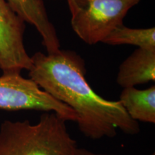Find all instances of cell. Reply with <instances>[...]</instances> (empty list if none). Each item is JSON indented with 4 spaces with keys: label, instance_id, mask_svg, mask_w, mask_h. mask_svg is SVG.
Listing matches in <instances>:
<instances>
[{
    "label": "cell",
    "instance_id": "obj_1",
    "mask_svg": "<svg viewBox=\"0 0 155 155\" xmlns=\"http://www.w3.org/2000/svg\"><path fill=\"white\" fill-rule=\"evenodd\" d=\"M29 77L56 100L69 106L78 116L76 123L92 140L114 138L117 129L129 135L140 131L119 101L98 95L86 79L84 61L74 51L58 50L48 55L37 52L31 57Z\"/></svg>",
    "mask_w": 155,
    "mask_h": 155
},
{
    "label": "cell",
    "instance_id": "obj_2",
    "mask_svg": "<svg viewBox=\"0 0 155 155\" xmlns=\"http://www.w3.org/2000/svg\"><path fill=\"white\" fill-rule=\"evenodd\" d=\"M63 119L44 112L38 123L6 120L0 126V155H73L76 141Z\"/></svg>",
    "mask_w": 155,
    "mask_h": 155
},
{
    "label": "cell",
    "instance_id": "obj_3",
    "mask_svg": "<svg viewBox=\"0 0 155 155\" xmlns=\"http://www.w3.org/2000/svg\"><path fill=\"white\" fill-rule=\"evenodd\" d=\"M141 0H67L71 26L86 43L101 42Z\"/></svg>",
    "mask_w": 155,
    "mask_h": 155
},
{
    "label": "cell",
    "instance_id": "obj_4",
    "mask_svg": "<svg viewBox=\"0 0 155 155\" xmlns=\"http://www.w3.org/2000/svg\"><path fill=\"white\" fill-rule=\"evenodd\" d=\"M0 109L53 112L66 121L78 119L72 108L44 91L32 79L18 73L0 76Z\"/></svg>",
    "mask_w": 155,
    "mask_h": 155
},
{
    "label": "cell",
    "instance_id": "obj_5",
    "mask_svg": "<svg viewBox=\"0 0 155 155\" xmlns=\"http://www.w3.org/2000/svg\"><path fill=\"white\" fill-rule=\"evenodd\" d=\"M25 22L7 0H0V70L2 74L29 71L32 59L24 44Z\"/></svg>",
    "mask_w": 155,
    "mask_h": 155
},
{
    "label": "cell",
    "instance_id": "obj_6",
    "mask_svg": "<svg viewBox=\"0 0 155 155\" xmlns=\"http://www.w3.org/2000/svg\"><path fill=\"white\" fill-rule=\"evenodd\" d=\"M15 12L25 22L33 25L42 38V43L48 53L61 49V42L50 20L44 0H7Z\"/></svg>",
    "mask_w": 155,
    "mask_h": 155
},
{
    "label": "cell",
    "instance_id": "obj_7",
    "mask_svg": "<svg viewBox=\"0 0 155 155\" xmlns=\"http://www.w3.org/2000/svg\"><path fill=\"white\" fill-rule=\"evenodd\" d=\"M155 49L137 48L120 65L116 82L123 88L154 81Z\"/></svg>",
    "mask_w": 155,
    "mask_h": 155
},
{
    "label": "cell",
    "instance_id": "obj_8",
    "mask_svg": "<svg viewBox=\"0 0 155 155\" xmlns=\"http://www.w3.org/2000/svg\"><path fill=\"white\" fill-rule=\"evenodd\" d=\"M129 116L136 121L155 123V86L139 90L124 88L119 100Z\"/></svg>",
    "mask_w": 155,
    "mask_h": 155
},
{
    "label": "cell",
    "instance_id": "obj_9",
    "mask_svg": "<svg viewBox=\"0 0 155 155\" xmlns=\"http://www.w3.org/2000/svg\"><path fill=\"white\" fill-rule=\"evenodd\" d=\"M102 42L110 45H131L138 48L155 49V28L133 29L123 24L114 28Z\"/></svg>",
    "mask_w": 155,
    "mask_h": 155
},
{
    "label": "cell",
    "instance_id": "obj_10",
    "mask_svg": "<svg viewBox=\"0 0 155 155\" xmlns=\"http://www.w3.org/2000/svg\"><path fill=\"white\" fill-rule=\"evenodd\" d=\"M73 155H116V154H98V153H94L91 152V151L87 150L86 149L83 148H77L75 151Z\"/></svg>",
    "mask_w": 155,
    "mask_h": 155
},
{
    "label": "cell",
    "instance_id": "obj_11",
    "mask_svg": "<svg viewBox=\"0 0 155 155\" xmlns=\"http://www.w3.org/2000/svg\"><path fill=\"white\" fill-rule=\"evenodd\" d=\"M151 155H154V153H153V154H151Z\"/></svg>",
    "mask_w": 155,
    "mask_h": 155
}]
</instances>
